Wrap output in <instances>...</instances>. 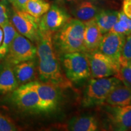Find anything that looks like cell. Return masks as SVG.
<instances>
[{
  "label": "cell",
  "mask_w": 131,
  "mask_h": 131,
  "mask_svg": "<svg viewBox=\"0 0 131 131\" xmlns=\"http://www.w3.org/2000/svg\"><path fill=\"white\" fill-rule=\"evenodd\" d=\"M53 34L40 30L38 39L36 42L39 76L41 81L50 83L60 89L70 88L72 82L66 78L62 70L54 47Z\"/></svg>",
  "instance_id": "6da1fadb"
},
{
  "label": "cell",
  "mask_w": 131,
  "mask_h": 131,
  "mask_svg": "<svg viewBox=\"0 0 131 131\" xmlns=\"http://www.w3.org/2000/svg\"><path fill=\"white\" fill-rule=\"evenodd\" d=\"M37 55V47L30 40L18 32L9 46L6 61L12 65L34 60Z\"/></svg>",
  "instance_id": "5b68a950"
},
{
  "label": "cell",
  "mask_w": 131,
  "mask_h": 131,
  "mask_svg": "<svg viewBox=\"0 0 131 131\" xmlns=\"http://www.w3.org/2000/svg\"><path fill=\"white\" fill-rule=\"evenodd\" d=\"M123 12L127 17L131 19V0H123Z\"/></svg>",
  "instance_id": "4316f807"
},
{
  "label": "cell",
  "mask_w": 131,
  "mask_h": 131,
  "mask_svg": "<svg viewBox=\"0 0 131 131\" xmlns=\"http://www.w3.org/2000/svg\"><path fill=\"white\" fill-rule=\"evenodd\" d=\"M10 19L18 33L32 42H37L40 35V19L36 18L25 11L19 10L13 7Z\"/></svg>",
  "instance_id": "52a82bcc"
},
{
  "label": "cell",
  "mask_w": 131,
  "mask_h": 131,
  "mask_svg": "<svg viewBox=\"0 0 131 131\" xmlns=\"http://www.w3.org/2000/svg\"><path fill=\"white\" fill-rule=\"evenodd\" d=\"M3 37V30L0 29V45H1V42H2Z\"/></svg>",
  "instance_id": "f1b7e54d"
},
{
  "label": "cell",
  "mask_w": 131,
  "mask_h": 131,
  "mask_svg": "<svg viewBox=\"0 0 131 131\" xmlns=\"http://www.w3.org/2000/svg\"><path fill=\"white\" fill-rule=\"evenodd\" d=\"M71 18L68 12L57 5H52L39 20L41 31L55 33L62 28Z\"/></svg>",
  "instance_id": "30bf717a"
},
{
  "label": "cell",
  "mask_w": 131,
  "mask_h": 131,
  "mask_svg": "<svg viewBox=\"0 0 131 131\" xmlns=\"http://www.w3.org/2000/svg\"><path fill=\"white\" fill-rule=\"evenodd\" d=\"M118 12L112 10H102L98 12L95 20L103 34L111 31L114 27L118 19Z\"/></svg>",
  "instance_id": "ac0fdd59"
},
{
  "label": "cell",
  "mask_w": 131,
  "mask_h": 131,
  "mask_svg": "<svg viewBox=\"0 0 131 131\" xmlns=\"http://www.w3.org/2000/svg\"><path fill=\"white\" fill-rule=\"evenodd\" d=\"M40 98V112H49L57 109L60 100V88L47 82L36 81Z\"/></svg>",
  "instance_id": "8fae6325"
},
{
  "label": "cell",
  "mask_w": 131,
  "mask_h": 131,
  "mask_svg": "<svg viewBox=\"0 0 131 131\" xmlns=\"http://www.w3.org/2000/svg\"><path fill=\"white\" fill-rule=\"evenodd\" d=\"M85 24L76 18H70L53 35V41L57 55L85 52L84 34Z\"/></svg>",
  "instance_id": "7a4b0ae2"
},
{
  "label": "cell",
  "mask_w": 131,
  "mask_h": 131,
  "mask_svg": "<svg viewBox=\"0 0 131 131\" xmlns=\"http://www.w3.org/2000/svg\"><path fill=\"white\" fill-rule=\"evenodd\" d=\"M17 126L11 118L0 112V131L17 130Z\"/></svg>",
  "instance_id": "cb8c5ba5"
},
{
  "label": "cell",
  "mask_w": 131,
  "mask_h": 131,
  "mask_svg": "<svg viewBox=\"0 0 131 131\" xmlns=\"http://www.w3.org/2000/svg\"><path fill=\"white\" fill-rule=\"evenodd\" d=\"M84 46L85 52L89 53L98 50L103 34L95 22V18L84 23Z\"/></svg>",
  "instance_id": "4fadbf2b"
},
{
  "label": "cell",
  "mask_w": 131,
  "mask_h": 131,
  "mask_svg": "<svg viewBox=\"0 0 131 131\" xmlns=\"http://www.w3.org/2000/svg\"><path fill=\"white\" fill-rule=\"evenodd\" d=\"M108 126L113 130H131V104L125 106H111L105 108Z\"/></svg>",
  "instance_id": "9c48e42d"
},
{
  "label": "cell",
  "mask_w": 131,
  "mask_h": 131,
  "mask_svg": "<svg viewBox=\"0 0 131 131\" xmlns=\"http://www.w3.org/2000/svg\"><path fill=\"white\" fill-rule=\"evenodd\" d=\"M126 36L113 32L104 34L98 50L119 65L121 53Z\"/></svg>",
  "instance_id": "7c38bea8"
},
{
  "label": "cell",
  "mask_w": 131,
  "mask_h": 131,
  "mask_svg": "<svg viewBox=\"0 0 131 131\" xmlns=\"http://www.w3.org/2000/svg\"><path fill=\"white\" fill-rule=\"evenodd\" d=\"M7 1H9L10 3H11V4H12V6H14L16 0H7Z\"/></svg>",
  "instance_id": "f546056e"
},
{
  "label": "cell",
  "mask_w": 131,
  "mask_h": 131,
  "mask_svg": "<svg viewBox=\"0 0 131 131\" xmlns=\"http://www.w3.org/2000/svg\"><path fill=\"white\" fill-rule=\"evenodd\" d=\"M12 92V100L19 109L26 112H40V98L36 81L20 85Z\"/></svg>",
  "instance_id": "8992f818"
},
{
  "label": "cell",
  "mask_w": 131,
  "mask_h": 131,
  "mask_svg": "<svg viewBox=\"0 0 131 131\" xmlns=\"http://www.w3.org/2000/svg\"><path fill=\"white\" fill-rule=\"evenodd\" d=\"M18 86L15 75L14 65L6 62L0 68V92H11Z\"/></svg>",
  "instance_id": "9a60e30c"
},
{
  "label": "cell",
  "mask_w": 131,
  "mask_h": 131,
  "mask_svg": "<svg viewBox=\"0 0 131 131\" xmlns=\"http://www.w3.org/2000/svg\"><path fill=\"white\" fill-rule=\"evenodd\" d=\"M131 60V34L126 36L119 62Z\"/></svg>",
  "instance_id": "d4e9b609"
},
{
  "label": "cell",
  "mask_w": 131,
  "mask_h": 131,
  "mask_svg": "<svg viewBox=\"0 0 131 131\" xmlns=\"http://www.w3.org/2000/svg\"><path fill=\"white\" fill-rule=\"evenodd\" d=\"M87 53L92 78L109 77L117 73L119 65L100 51L96 50Z\"/></svg>",
  "instance_id": "ba28073f"
},
{
  "label": "cell",
  "mask_w": 131,
  "mask_h": 131,
  "mask_svg": "<svg viewBox=\"0 0 131 131\" xmlns=\"http://www.w3.org/2000/svg\"><path fill=\"white\" fill-rule=\"evenodd\" d=\"M121 83L122 81L114 76L91 79L84 91L83 106L90 107L104 104L111 91Z\"/></svg>",
  "instance_id": "3957f363"
},
{
  "label": "cell",
  "mask_w": 131,
  "mask_h": 131,
  "mask_svg": "<svg viewBox=\"0 0 131 131\" xmlns=\"http://www.w3.org/2000/svg\"><path fill=\"white\" fill-rule=\"evenodd\" d=\"M99 9L91 1H82L75 7L73 14L75 18L84 23L94 19Z\"/></svg>",
  "instance_id": "d6986e66"
},
{
  "label": "cell",
  "mask_w": 131,
  "mask_h": 131,
  "mask_svg": "<svg viewBox=\"0 0 131 131\" xmlns=\"http://www.w3.org/2000/svg\"><path fill=\"white\" fill-rule=\"evenodd\" d=\"M10 12L8 9L6 0L0 1V27L7 23L9 21Z\"/></svg>",
  "instance_id": "484cf974"
},
{
  "label": "cell",
  "mask_w": 131,
  "mask_h": 131,
  "mask_svg": "<svg viewBox=\"0 0 131 131\" xmlns=\"http://www.w3.org/2000/svg\"><path fill=\"white\" fill-rule=\"evenodd\" d=\"M114 77L131 89V60L119 62V69Z\"/></svg>",
  "instance_id": "603a6c76"
},
{
  "label": "cell",
  "mask_w": 131,
  "mask_h": 131,
  "mask_svg": "<svg viewBox=\"0 0 131 131\" xmlns=\"http://www.w3.org/2000/svg\"><path fill=\"white\" fill-rule=\"evenodd\" d=\"M66 1H69V2H73V1H79V0H66Z\"/></svg>",
  "instance_id": "4dcf8cb0"
},
{
  "label": "cell",
  "mask_w": 131,
  "mask_h": 131,
  "mask_svg": "<svg viewBox=\"0 0 131 131\" xmlns=\"http://www.w3.org/2000/svg\"><path fill=\"white\" fill-rule=\"evenodd\" d=\"M29 0H16L13 7L19 10H24V7L26 3L28 2Z\"/></svg>",
  "instance_id": "83f0119b"
},
{
  "label": "cell",
  "mask_w": 131,
  "mask_h": 131,
  "mask_svg": "<svg viewBox=\"0 0 131 131\" xmlns=\"http://www.w3.org/2000/svg\"><path fill=\"white\" fill-rule=\"evenodd\" d=\"M4 32V40L0 46V58H3L7 55L9 47L18 32L11 21H9L2 27Z\"/></svg>",
  "instance_id": "44dd1931"
},
{
  "label": "cell",
  "mask_w": 131,
  "mask_h": 131,
  "mask_svg": "<svg viewBox=\"0 0 131 131\" xmlns=\"http://www.w3.org/2000/svg\"><path fill=\"white\" fill-rule=\"evenodd\" d=\"M50 7V3L46 0H29L26 3L24 11L36 18L40 19Z\"/></svg>",
  "instance_id": "ffe728a7"
},
{
  "label": "cell",
  "mask_w": 131,
  "mask_h": 131,
  "mask_svg": "<svg viewBox=\"0 0 131 131\" xmlns=\"http://www.w3.org/2000/svg\"><path fill=\"white\" fill-rule=\"evenodd\" d=\"M111 32L124 36L131 34V19L127 17L123 10L118 12V19L111 30Z\"/></svg>",
  "instance_id": "7402d4cb"
},
{
  "label": "cell",
  "mask_w": 131,
  "mask_h": 131,
  "mask_svg": "<svg viewBox=\"0 0 131 131\" xmlns=\"http://www.w3.org/2000/svg\"><path fill=\"white\" fill-rule=\"evenodd\" d=\"M97 119L92 115L75 117L69 121L68 129L72 131H95L98 130Z\"/></svg>",
  "instance_id": "e0dca14e"
},
{
  "label": "cell",
  "mask_w": 131,
  "mask_h": 131,
  "mask_svg": "<svg viewBox=\"0 0 131 131\" xmlns=\"http://www.w3.org/2000/svg\"><path fill=\"white\" fill-rule=\"evenodd\" d=\"M63 72L70 82L77 83L91 77V69L88 53L76 52L61 56Z\"/></svg>",
  "instance_id": "277c9868"
},
{
  "label": "cell",
  "mask_w": 131,
  "mask_h": 131,
  "mask_svg": "<svg viewBox=\"0 0 131 131\" xmlns=\"http://www.w3.org/2000/svg\"><path fill=\"white\" fill-rule=\"evenodd\" d=\"M104 103L111 106H125L131 104V89L121 83L113 89Z\"/></svg>",
  "instance_id": "5bb4252c"
},
{
  "label": "cell",
  "mask_w": 131,
  "mask_h": 131,
  "mask_svg": "<svg viewBox=\"0 0 131 131\" xmlns=\"http://www.w3.org/2000/svg\"><path fill=\"white\" fill-rule=\"evenodd\" d=\"M90 1H96V0H90Z\"/></svg>",
  "instance_id": "1f68e13d"
},
{
  "label": "cell",
  "mask_w": 131,
  "mask_h": 131,
  "mask_svg": "<svg viewBox=\"0 0 131 131\" xmlns=\"http://www.w3.org/2000/svg\"><path fill=\"white\" fill-rule=\"evenodd\" d=\"M14 70L18 85L34 81L36 77V64L34 60L14 66Z\"/></svg>",
  "instance_id": "2e32d148"
}]
</instances>
